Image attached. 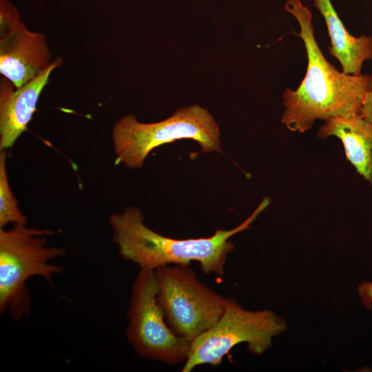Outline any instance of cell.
Masks as SVG:
<instances>
[{"mask_svg":"<svg viewBox=\"0 0 372 372\" xmlns=\"http://www.w3.org/2000/svg\"><path fill=\"white\" fill-rule=\"evenodd\" d=\"M285 10L300 25L296 34L304 43L307 67L298 88H287L283 94L282 123L291 132L304 133L317 119L360 114L364 96L372 91V76L346 74L326 59L315 37L311 12L300 0H287Z\"/></svg>","mask_w":372,"mask_h":372,"instance_id":"obj_1","label":"cell"},{"mask_svg":"<svg viewBox=\"0 0 372 372\" xmlns=\"http://www.w3.org/2000/svg\"><path fill=\"white\" fill-rule=\"evenodd\" d=\"M269 204L270 199L265 197L240 225L229 230L217 229L207 238L176 239L163 236L144 224V217L136 207L112 214L109 223L121 256L140 269L155 270L163 265H189L195 261L205 273L223 276L227 255L234 248L229 238L250 228Z\"/></svg>","mask_w":372,"mask_h":372,"instance_id":"obj_2","label":"cell"},{"mask_svg":"<svg viewBox=\"0 0 372 372\" xmlns=\"http://www.w3.org/2000/svg\"><path fill=\"white\" fill-rule=\"evenodd\" d=\"M50 229L12 225L0 228V312H8L19 320L30 312L31 301L27 281L40 276L50 282L62 269L52 259L65 254L61 247L46 245Z\"/></svg>","mask_w":372,"mask_h":372,"instance_id":"obj_3","label":"cell"},{"mask_svg":"<svg viewBox=\"0 0 372 372\" xmlns=\"http://www.w3.org/2000/svg\"><path fill=\"white\" fill-rule=\"evenodd\" d=\"M180 139L195 141L202 152H221L218 124L207 110L194 105L156 123H140L132 114L118 119L112 129L116 163L140 168L154 149Z\"/></svg>","mask_w":372,"mask_h":372,"instance_id":"obj_4","label":"cell"},{"mask_svg":"<svg viewBox=\"0 0 372 372\" xmlns=\"http://www.w3.org/2000/svg\"><path fill=\"white\" fill-rule=\"evenodd\" d=\"M157 300L171 330L191 343L220 319L227 298L200 282L189 265L154 270Z\"/></svg>","mask_w":372,"mask_h":372,"instance_id":"obj_5","label":"cell"},{"mask_svg":"<svg viewBox=\"0 0 372 372\" xmlns=\"http://www.w3.org/2000/svg\"><path fill=\"white\" fill-rule=\"evenodd\" d=\"M287 328L285 321L269 310L251 311L227 298L218 321L190 343L182 372L203 364L220 365L223 358L238 344L247 343L249 351L261 354L271 347V339Z\"/></svg>","mask_w":372,"mask_h":372,"instance_id":"obj_6","label":"cell"},{"mask_svg":"<svg viewBox=\"0 0 372 372\" xmlns=\"http://www.w3.org/2000/svg\"><path fill=\"white\" fill-rule=\"evenodd\" d=\"M157 293L154 270L140 269L129 302L127 338L143 358L172 365L184 363L190 342L171 330L158 303Z\"/></svg>","mask_w":372,"mask_h":372,"instance_id":"obj_7","label":"cell"},{"mask_svg":"<svg viewBox=\"0 0 372 372\" xmlns=\"http://www.w3.org/2000/svg\"><path fill=\"white\" fill-rule=\"evenodd\" d=\"M50 53L45 37L27 29L17 9L0 3V72L19 87L48 68Z\"/></svg>","mask_w":372,"mask_h":372,"instance_id":"obj_8","label":"cell"},{"mask_svg":"<svg viewBox=\"0 0 372 372\" xmlns=\"http://www.w3.org/2000/svg\"><path fill=\"white\" fill-rule=\"evenodd\" d=\"M61 63V60L56 59L37 76L19 87L5 77L1 79V151L11 147L18 137L26 130L51 72Z\"/></svg>","mask_w":372,"mask_h":372,"instance_id":"obj_9","label":"cell"},{"mask_svg":"<svg viewBox=\"0 0 372 372\" xmlns=\"http://www.w3.org/2000/svg\"><path fill=\"white\" fill-rule=\"evenodd\" d=\"M331 136L342 141L347 159L372 184V123L360 114L331 117L319 128L318 136Z\"/></svg>","mask_w":372,"mask_h":372,"instance_id":"obj_10","label":"cell"},{"mask_svg":"<svg viewBox=\"0 0 372 372\" xmlns=\"http://www.w3.org/2000/svg\"><path fill=\"white\" fill-rule=\"evenodd\" d=\"M313 4L327 27L330 54L338 60L343 72L361 74L364 62L372 59V37L368 35L355 37L349 34L331 0H313Z\"/></svg>","mask_w":372,"mask_h":372,"instance_id":"obj_11","label":"cell"},{"mask_svg":"<svg viewBox=\"0 0 372 372\" xmlns=\"http://www.w3.org/2000/svg\"><path fill=\"white\" fill-rule=\"evenodd\" d=\"M27 218L21 211L11 190L6 168V151L0 152V228L8 225H26Z\"/></svg>","mask_w":372,"mask_h":372,"instance_id":"obj_12","label":"cell"},{"mask_svg":"<svg viewBox=\"0 0 372 372\" xmlns=\"http://www.w3.org/2000/svg\"><path fill=\"white\" fill-rule=\"evenodd\" d=\"M358 291L363 304L366 309L372 310V282H362Z\"/></svg>","mask_w":372,"mask_h":372,"instance_id":"obj_13","label":"cell"},{"mask_svg":"<svg viewBox=\"0 0 372 372\" xmlns=\"http://www.w3.org/2000/svg\"><path fill=\"white\" fill-rule=\"evenodd\" d=\"M360 115L372 123V91L366 93L364 96Z\"/></svg>","mask_w":372,"mask_h":372,"instance_id":"obj_14","label":"cell"}]
</instances>
